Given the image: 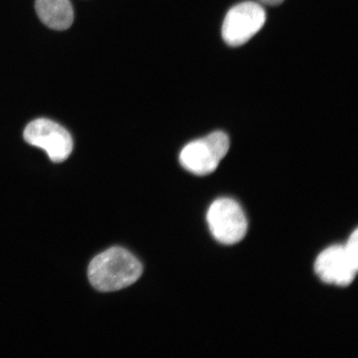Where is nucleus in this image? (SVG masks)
<instances>
[{
	"label": "nucleus",
	"mask_w": 358,
	"mask_h": 358,
	"mask_svg": "<svg viewBox=\"0 0 358 358\" xmlns=\"http://www.w3.org/2000/svg\"><path fill=\"white\" fill-rule=\"evenodd\" d=\"M143 266L131 252L122 248H112L98 255L90 263L89 280L101 292H113L136 283L141 278Z\"/></svg>",
	"instance_id": "obj_1"
},
{
	"label": "nucleus",
	"mask_w": 358,
	"mask_h": 358,
	"mask_svg": "<svg viewBox=\"0 0 358 358\" xmlns=\"http://www.w3.org/2000/svg\"><path fill=\"white\" fill-rule=\"evenodd\" d=\"M315 271L326 284L348 286L355 280L358 271V231L349 237L345 245L327 248L316 259Z\"/></svg>",
	"instance_id": "obj_2"
},
{
	"label": "nucleus",
	"mask_w": 358,
	"mask_h": 358,
	"mask_svg": "<svg viewBox=\"0 0 358 358\" xmlns=\"http://www.w3.org/2000/svg\"><path fill=\"white\" fill-rule=\"evenodd\" d=\"M229 148L230 141L227 134L213 132L183 148L179 161L183 168L195 176H208L217 169Z\"/></svg>",
	"instance_id": "obj_3"
},
{
	"label": "nucleus",
	"mask_w": 358,
	"mask_h": 358,
	"mask_svg": "<svg viewBox=\"0 0 358 358\" xmlns=\"http://www.w3.org/2000/svg\"><path fill=\"white\" fill-rule=\"evenodd\" d=\"M207 221L214 238L223 245L240 243L248 232V223L243 210L231 199L214 201L208 209Z\"/></svg>",
	"instance_id": "obj_4"
},
{
	"label": "nucleus",
	"mask_w": 358,
	"mask_h": 358,
	"mask_svg": "<svg viewBox=\"0 0 358 358\" xmlns=\"http://www.w3.org/2000/svg\"><path fill=\"white\" fill-rule=\"evenodd\" d=\"M266 20V11L259 3L248 1L237 4L224 20L222 38L229 46H241L262 29Z\"/></svg>",
	"instance_id": "obj_5"
},
{
	"label": "nucleus",
	"mask_w": 358,
	"mask_h": 358,
	"mask_svg": "<svg viewBox=\"0 0 358 358\" xmlns=\"http://www.w3.org/2000/svg\"><path fill=\"white\" fill-rule=\"evenodd\" d=\"M24 140L28 144L41 148L55 163H62L71 154L73 138L60 124L48 119L30 122L24 129Z\"/></svg>",
	"instance_id": "obj_6"
},
{
	"label": "nucleus",
	"mask_w": 358,
	"mask_h": 358,
	"mask_svg": "<svg viewBox=\"0 0 358 358\" xmlns=\"http://www.w3.org/2000/svg\"><path fill=\"white\" fill-rule=\"evenodd\" d=\"M35 8L43 24L55 30H66L73 24L74 12L70 0H36Z\"/></svg>",
	"instance_id": "obj_7"
},
{
	"label": "nucleus",
	"mask_w": 358,
	"mask_h": 358,
	"mask_svg": "<svg viewBox=\"0 0 358 358\" xmlns=\"http://www.w3.org/2000/svg\"><path fill=\"white\" fill-rule=\"evenodd\" d=\"M263 3L268 4V6H276L284 2V0H259Z\"/></svg>",
	"instance_id": "obj_8"
}]
</instances>
